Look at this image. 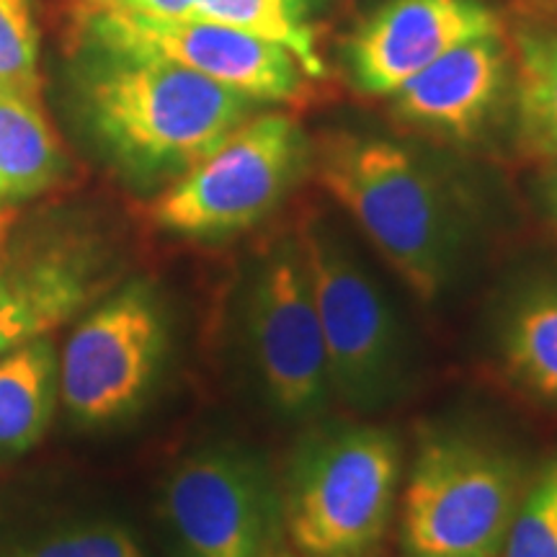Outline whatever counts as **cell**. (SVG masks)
Masks as SVG:
<instances>
[{
	"label": "cell",
	"mask_w": 557,
	"mask_h": 557,
	"mask_svg": "<svg viewBox=\"0 0 557 557\" xmlns=\"http://www.w3.org/2000/svg\"><path fill=\"white\" fill-rule=\"evenodd\" d=\"M160 508L176 557H299L278 483L243 447L214 444L181 459Z\"/></svg>",
	"instance_id": "52a82bcc"
},
{
	"label": "cell",
	"mask_w": 557,
	"mask_h": 557,
	"mask_svg": "<svg viewBox=\"0 0 557 557\" xmlns=\"http://www.w3.org/2000/svg\"><path fill=\"white\" fill-rule=\"evenodd\" d=\"M542 205H545L547 220L557 230V163H549L542 178Z\"/></svg>",
	"instance_id": "603a6c76"
},
{
	"label": "cell",
	"mask_w": 557,
	"mask_h": 557,
	"mask_svg": "<svg viewBox=\"0 0 557 557\" xmlns=\"http://www.w3.org/2000/svg\"><path fill=\"white\" fill-rule=\"evenodd\" d=\"M500 34L483 0H387L346 41L354 86L367 96H395L410 78L465 41Z\"/></svg>",
	"instance_id": "8fae6325"
},
{
	"label": "cell",
	"mask_w": 557,
	"mask_h": 557,
	"mask_svg": "<svg viewBox=\"0 0 557 557\" xmlns=\"http://www.w3.org/2000/svg\"><path fill=\"white\" fill-rule=\"evenodd\" d=\"M549 3H555V5H557V0H549Z\"/></svg>",
	"instance_id": "cb8c5ba5"
},
{
	"label": "cell",
	"mask_w": 557,
	"mask_h": 557,
	"mask_svg": "<svg viewBox=\"0 0 557 557\" xmlns=\"http://www.w3.org/2000/svg\"><path fill=\"white\" fill-rule=\"evenodd\" d=\"M78 29L86 47L169 60L256 103H295L308 90L287 50L214 21L88 16Z\"/></svg>",
	"instance_id": "30bf717a"
},
{
	"label": "cell",
	"mask_w": 557,
	"mask_h": 557,
	"mask_svg": "<svg viewBox=\"0 0 557 557\" xmlns=\"http://www.w3.org/2000/svg\"><path fill=\"white\" fill-rule=\"evenodd\" d=\"M246 336L271 410L287 421L323 413L333 395L329 357L297 240L278 243L253 269Z\"/></svg>",
	"instance_id": "9c48e42d"
},
{
	"label": "cell",
	"mask_w": 557,
	"mask_h": 557,
	"mask_svg": "<svg viewBox=\"0 0 557 557\" xmlns=\"http://www.w3.org/2000/svg\"><path fill=\"white\" fill-rule=\"evenodd\" d=\"M315 302L331 389L351 410L385 408L406 382V336L369 269L318 222L297 238Z\"/></svg>",
	"instance_id": "5b68a950"
},
{
	"label": "cell",
	"mask_w": 557,
	"mask_h": 557,
	"mask_svg": "<svg viewBox=\"0 0 557 557\" xmlns=\"http://www.w3.org/2000/svg\"><path fill=\"white\" fill-rule=\"evenodd\" d=\"M0 94L41 101L34 0H0Z\"/></svg>",
	"instance_id": "d6986e66"
},
{
	"label": "cell",
	"mask_w": 557,
	"mask_h": 557,
	"mask_svg": "<svg viewBox=\"0 0 557 557\" xmlns=\"http://www.w3.org/2000/svg\"><path fill=\"white\" fill-rule=\"evenodd\" d=\"M500 557H557V455L524 487Z\"/></svg>",
	"instance_id": "ffe728a7"
},
{
	"label": "cell",
	"mask_w": 557,
	"mask_h": 557,
	"mask_svg": "<svg viewBox=\"0 0 557 557\" xmlns=\"http://www.w3.org/2000/svg\"><path fill=\"white\" fill-rule=\"evenodd\" d=\"M60 400V354L50 336L0 357V455H24L50 429Z\"/></svg>",
	"instance_id": "5bb4252c"
},
{
	"label": "cell",
	"mask_w": 557,
	"mask_h": 557,
	"mask_svg": "<svg viewBox=\"0 0 557 557\" xmlns=\"http://www.w3.org/2000/svg\"><path fill=\"white\" fill-rule=\"evenodd\" d=\"M65 173V156L41 101L0 94V207L47 191Z\"/></svg>",
	"instance_id": "2e32d148"
},
{
	"label": "cell",
	"mask_w": 557,
	"mask_h": 557,
	"mask_svg": "<svg viewBox=\"0 0 557 557\" xmlns=\"http://www.w3.org/2000/svg\"><path fill=\"white\" fill-rule=\"evenodd\" d=\"M500 359L524 393L557 406V282H542L513 299L500 325Z\"/></svg>",
	"instance_id": "e0dca14e"
},
{
	"label": "cell",
	"mask_w": 557,
	"mask_h": 557,
	"mask_svg": "<svg viewBox=\"0 0 557 557\" xmlns=\"http://www.w3.org/2000/svg\"><path fill=\"white\" fill-rule=\"evenodd\" d=\"M88 16L194 18V0H75V21Z\"/></svg>",
	"instance_id": "7402d4cb"
},
{
	"label": "cell",
	"mask_w": 557,
	"mask_h": 557,
	"mask_svg": "<svg viewBox=\"0 0 557 557\" xmlns=\"http://www.w3.org/2000/svg\"><path fill=\"white\" fill-rule=\"evenodd\" d=\"M521 496L519 465L504 449L429 434L403 491V549L410 557H500Z\"/></svg>",
	"instance_id": "277c9868"
},
{
	"label": "cell",
	"mask_w": 557,
	"mask_h": 557,
	"mask_svg": "<svg viewBox=\"0 0 557 557\" xmlns=\"http://www.w3.org/2000/svg\"><path fill=\"white\" fill-rule=\"evenodd\" d=\"M0 557H145V553L127 527L90 521L26 540L3 549Z\"/></svg>",
	"instance_id": "44dd1931"
},
{
	"label": "cell",
	"mask_w": 557,
	"mask_h": 557,
	"mask_svg": "<svg viewBox=\"0 0 557 557\" xmlns=\"http://www.w3.org/2000/svg\"><path fill=\"white\" fill-rule=\"evenodd\" d=\"M400 442L380 426L305 436L282 483L284 524L299 557H372L400 493Z\"/></svg>",
	"instance_id": "3957f363"
},
{
	"label": "cell",
	"mask_w": 557,
	"mask_h": 557,
	"mask_svg": "<svg viewBox=\"0 0 557 557\" xmlns=\"http://www.w3.org/2000/svg\"><path fill=\"white\" fill-rule=\"evenodd\" d=\"M75 86L90 135L139 184L184 176L256 107L169 60L86 45Z\"/></svg>",
	"instance_id": "6da1fadb"
},
{
	"label": "cell",
	"mask_w": 557,
	"mask_h": 557,
	"mask_svg": "<svg viewBox=\"0 0 557 557\" xmlns=\"http://www.w3.org/2000/svg\"><path fill=\"white\" fill-rule=\"evenodd\" d=\"M508 62L500 34L465 41L389 96L393 114L436 137H478L506 86Z\"/></svg>",
	"instance_id": "7c38bea8"
},
{
	"label": "cell",
	"mask_w": 557,
	"mask_h": 557,
	"mask_svg": "<svg viewBox=\"0 0 557 557\" xmlns=\"http://www.w3.org/2000/svg\"><path fill=\"white\" fill-rule=\"evenodd\" d=\"M318 176L418 299L434 302L447 289L459 220L429 165L393 139L331 135Z\"/></svg>",
	"instance_id": "7a4b0ae2"
},
{
	"label": "cell",
	"mask_w": 557,
	"mask_h": 557,
	"mask_svg": "<svg viewBox=\"0 0 557 557\" xmlns=\"http://www.w3.org/2000/svg\"><path fill=\"white\" fill-rule=\"evenodd\" d=\"M312 9L315 0H194V18L271 41L287 50L308 78H325Z\"/></svg>",
	"instance_id": "ac0fdd59"
},
{
	"label": "cell",
	"mask_w": 557,
	"mask_h": 557,
	"mask_svg": "<svg viewBox=\"0 0 557 557\" xmlns=\"http://www.w3.org/2000/svg\"><path fill=\"white\" fill-rule=\"evenodd\" d=\"M308 145L295 116L282 111L248 116L205 160L152 201L158 227L181 238H227L259 225L297 173Z\"/></svg>",
	"instance_id": "8992f818"
},
{
	"label": "cell",
	"mask_w": 557,
	"mask_h": 557,
	"mask_svg": "<svg viewBox=\"0 0 557 557\" xmlns=\"http://www.w3.org/2000/svg\"><path fill=\"white\" fill-rule=\"evenodd\" d=\"M513 135L524 158L557 163V26H521L511 41Z\"/></svg>",
	"instance_id": "9a60e30c"
},
{
	"label": "cell",
	"mask_w": 557,
	"mask_h": 557,
	"mask_svg": "<svg viewBox=\"0 0 557 557\" xmlns=\"http://www.w3.org/2000/svg\"><path fill=\"white\" fill-rule=\"evenodd\" d=\"M96 269L94 253L70 243L0 269V357L67 323L94 295Z\"/></svg>",
	"instance_id": "4fadbf2b"
},
{
	"label": "cell",
	"mask_w": 557,
	"mask_h": 557,
	"mask_svg": "<svg viewBox=\"0 0 557 557\" xmlns=\"http://www.w3.org/2000/svg\"><path fill=\"white\" fill-rule=\"evenodd\" d=\"M169 348V318L148 282H132L75 325L60 354V400L75 423L101 429L148 398Z\"/></svg>",
	"instance_id": "ba28073f"
}]
</instances>
